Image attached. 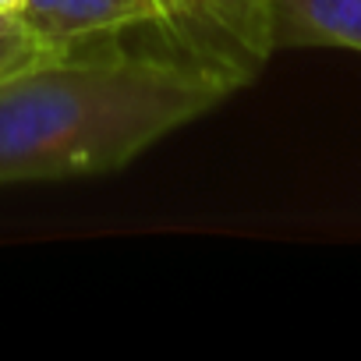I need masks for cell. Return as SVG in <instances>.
Instances as JSON below:
<instances>
[{"instance_id": "obj_4", "label": "cell", "mask_w": 361, "mask_h": 361, "mask_svg": "<svg viewBox=\"0 0 361 361\" xmlns=\"http://www.w3.org/2000/svg\"><path fill=\"white\" fill-rule=\"evenodd\" d=\"M273 47H336L361 54V0H269Z\"/></svg>"}, {"instance_id": "obj_2", "label": "cell", "mask_w": 361, "mask_h": 361, "mask_svg": "<svg viewBox=\"0 0 361 361\" xmlns=\"http://www.w3.org/2000/svg\"><path fill=\"white\" fill-rule=\"evenodd\" d=\"M152 29L166 47L220 78L231 92L248 85L273 57L269 0H152Z\"/></svg>"}, {"instance_id": "obj_5", "label": "cell", "mask_w": 361, "mask_h": 361, "mask_svg": "<svg viewBox=\"0 0 361 361\" xmlns=\"http://www.w3.org/2000/svg\"><path fill=\"white\" fill-rule=\"evenodd\" d=\"M47 57H57V54H50V50L22 25L18 32H11V36L0 39V78L11 75V71H22V68H29V64H36V61H47Z\"/></svg>"}, {"instance_id": "obj_1", "label": "cell", "mask_w": 361, "mask_h": 361, "mask_svg": "<svg viewBox=\"0 0 361 361\" xmlns=\"http://www.w3.org/2000/svg\"><path fill=\"white\" fill-rule=\"evenodd\" d=\"M227 96L173 50L85 47L36 61L0 78V188L117 170Z\"/></svg>"}, {"instance_id": "obj_7", "label": "cell", "mask_w": 361, "mask_h": 361, "mask_svg": "<svg viewBox=\"0 0 361 361\" xmlns=\"http://www.w3.org/2000/svg\"><path fill=\"white\" fill-rule=\"evenodd\" d=\"M25 8V0H0V11H8V15H22Z\"/></svg>"}, {"instance_id": "obj_3", "label": "cell", "mask_w": 361, "mask_h": 361, "mask_svg": "<svg viewBox=\"0 0 361 361\" xmlns=\"http://www.w3.org/2000/svg\"><path fill=\"white\" fill-rule=\"evenodd\" d=\"M22 25L50 50L71 54L99 43H114L121 32L152 25V0H25Z\"/></svg>"}, {"instance_id": "obj_6", "label": "cell", "mask_w": 361, "mask_h": 361, "mask_svg": "<svg viewBox=\"0 0 361 361\" xmlns=\"http://www.w3.org/2000/svg\"><path fill=\"white\" fill-rule=\"evenodd\" d=\"M18 29H22V18H18V15L0 11V39H4V36H11V32H18Z\"/></svg>"}]
</instances>
